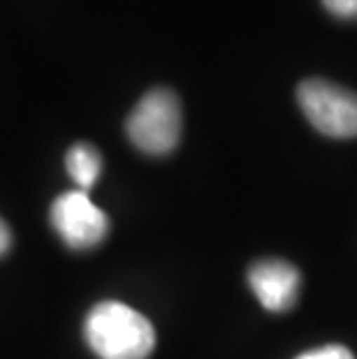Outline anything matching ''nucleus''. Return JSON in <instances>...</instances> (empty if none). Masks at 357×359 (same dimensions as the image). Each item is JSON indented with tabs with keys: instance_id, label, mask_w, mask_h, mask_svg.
<instances>
[{
	"instance_id": "1",
	"label": "nucleus",
	"mask_w": 357,
	"mask_h": 359,
	"mask_svg": "<svg viewBox=\"0 0 357 359\" xmlns=\"http://www.w3.org/2000/svg\"><path fill=\"white\" fill-rule=\"evenodd\" d=\"M83 336L100 359H147L156 348L154 325L121 302H100L90 309Z\"/></svg>"
},
{
	"instance_id": "2",
	"label": "nucleus",
	"mask_w": 357,
	"mask_h": 359,
	"mask_svg": "<svg viewBox=\"0 0 357 359\" xmlns=\"http://www.w3.org/2000/svg\"><path fill=\"white\" fill-rule=\"evenodd\" d=\"M126 133L142 154L167 156L181 140V104L170 88H154L126 121Z\"/></svg>"
},
{
	"instance_id": "3",
	"label": "nucleus",
	"mask_w": 357,
	"mask_h": 359,
	"mask_svg": "<svg viewBox=\"0 0 357 359\" xmlns=\"http://www.w3.org/2000/svg\"><path fill=\"white\" fill-rule=\"evenodd\" d=\"M297 102L318 133L334 140L357 137V93L328 79H304L297 86Z\"/></svg>"
},
{
	"instance_id": "4",
	"label": "nucleus",
	"mask_w": 357,
	"mask_h": 359,
	"mask_svg": "<svg viewBox=\"0 0 357 359\" xmlns=\"http://www.w3.org/2000/svg\"><path fill=\"white\" fill-rule=\"evenodd\" d=\"M51 225L70 248H93L109 232V220L102 209L90 202L83 190L60 195L51 206Z\"/></svg>"
},
{
	"instance_id": "5",
	"label": "nucleus",
	"mask_w": 357,
	"mask_h": 359,
	"mask_svg": "<svg viewBox=\"0 0 357 359\" xmlns=\"http://www.w3.org/2000/svg\"><path fill=\"white\" fill-rule=\"evenodd\" d=\"M302 276L285 259H257L248 269V285L257 302L271 313L290 311L297 304Z\"/></svg>"
},
{
	"instance_id": "6",
	"label": "nucleus",
	"mask_w": 357,
	"mask_h": 359,
	"mask_svg": "<svg viewBox=\"0 0 357 359\" xmlns=\"http://www.w3.org/2000/svg\"><path fill=\"white\" fill-rule=\"evenodd\" d=\"M65 167L72 181L79 186V190L86 193V190L93 188L95 181L100 179L102 158L97 154V149L90 147V144H74V147L67 151Z\"/></svg>"
},
{
	"instance_id": "7",
	"label": "nucleus",
	"mask_w": 357,
	"mask_h": 359,
	"mask_svg": "<svg viewBox=\"0 0 357 359\" xmlns=\"http://www.w3.org/2000/svg\"><path fill=\"white\" fill-rule=\"evenodd\" d=\"M323 7L337 19H357V0H323Z\"/></svg>"
},
{
	"instance_id": "8",
	"label": "nucleus",
	"mask_w": 357,
	"mask_h": 359,
	"mask_svg": "<svg viewBox=\"0 0 357 359\" xmlns=\"http://www.w3.org/2000/svg\"><path fill=\"white\" fill-rule=\"evenodd\" d=\"M297 359H355V355L344 346H325V348L311 350V353H304Z\"/></svg>"
},
{
	"instance_id": "9",
	"label": "nucleus",
	"mask_w": 357,
	"mask_h": 359,
	"mask_svg": "<svg viewBox=\"0 0 357 359\" xmlns=\"http://www.w3.org/2000/svg\"><path fill=\"white\" fill-rule=\"evenodd\" d=\"M10 243H12L10 230H7V225L3 223V220H0V255H3L7 248H10Z\"/></svg>"
}]
</instances>
